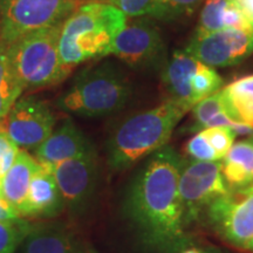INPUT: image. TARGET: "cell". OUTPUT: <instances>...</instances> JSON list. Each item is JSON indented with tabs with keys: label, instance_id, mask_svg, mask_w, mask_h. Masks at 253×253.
I'll return each instance as SVG.
<instances>
[{
	"label": "cell",
	"instance_id": "cell-10",
	"mask_svg": "<svg viewBox=\"0 0 253 253\" xmlns=\"http://www.w3.org/2000/svg\"><path fill=\"white\" fill-rule=\"evenodd\" d=\"M199 62L210 67H230L253 54V26L223 30L194 37L184 48Z\"/></svg>",
	"mask_w": 253,
	"mask_h": 253
},
{
	"label": "cell",
	"instance_id": "cell-34",
	"mask_svg": "<svg viewBox=\"0 0 253 253\" xmlns=\"http://www.w3.org/2000/svg\"><path fill=\"white\" fill-rule=\"evenodd\" d=\"M181 253H204L203 251H201V250L198 249H195V248H189V249H185L183 250Z\"/></svg>",
	"mask_w": 253,
	"mask_h": 253
},
{
	"label": "cell",
	"instance_id": "cell-23",
	"mask_svg": "<svg viewBox=\"0 0 253 253\" xmlns=\"http://www.w3.org/2000/svg\"><path fill=\"white\" fill-rule=\"evenodd\" d=\"M219 113H225V101H224L221 89L195 104L192 108L195 122L194 130L201 131L208 126L209 121Z\"/></svg>",
	"mask_w": 253,
	"mask_h": 253
},
{
	"label": "cell",
	"instance_id": "cell-17",
	"mask_svg": "<svg viewBox=\"0 0 253 253\" xmlns=\"http://www.w3.org/2000/svg\"><path fill=\"white\" fill-rule=\"evenodd\" d=\"M221 173L230 189L245 190L253 184V137L233 143L220 161Z\"/></svg>",
	"mask_w": 253,
	"mask_h": 253
},
{
	"label": "cell",
	"instance_id": "cell-7",
	"mask_svg": "<svg viewBox=\"0 0 253 253\" xmlns=\"http://www.w3.org/2000/svg\"><path fill=\"white\" fill-rule=\"evenodd\" d=\"M178 188L185 225L197 219L202 211L217 199L232 194L221 173L220 161L183 160Z\"/></svg>",
	"mask_w": 253,
	"mask_h": 253
},
{
	"label": "cell",
	"instance_id": "cell-32",
	"mask_svg": "<svg viewBox=\"0 0 253 253\" xmlns=\"http://www.w3.org/2000/svg\"><path fill=\"white\" fill-rule=\"evenodd\" d=\"M243 8L245 9L246 13L250 15V18L253 20V0H238Z\"/></svg>",
	"mask_w": 253,
	"mask_h": 253
},
{
	"label": "cell",
	"instance_id": "cell-5",
	"mask_svg": "<svg viewBox=\"0 0 253 253\" xmlns=\"http://www.w3.org/2000/svg\"><path fill=\"white\" fill-rule=\"evenodd\" d=\"M62 24L36 31L6 46L12 68L25 89L54 86L71 74L72 69L60 56Z\"/></svg>",
	"mask_w": 253,
	"mask_h": 253
},
{
	"label": "cell",
	"instance_id": "cell-36",
	"mask_svg": "<svg viewBox=\"0 0 253 253\" xmlns=\"http://www.w3.org/2000/svg\"><path fill=\"white\" fill-rule=\"evenodd\" d=\"M245 249L250 250V251H253V239H252V240H250V242L248 243V244H246Z\"/></svg>",
	"mask_w": 253,
	"mask_h": 253
},
{
	"label": "cell",
	"instance_id": "cell-21",
	"mask_svg": "<svg viewBox=\"0 0 253 253\" xmlns=\"http://www.w3.org/2000/svg\"><path fill=\"white\" fill-rule=\"evenodd\" d=\"M229 0H205L194 37H202L224 28L223 17Z\"/></svg>",
	"mask_w": 253,
	"mask_h": 253
},
{
	"label": "cell",
	"instance_id": "cell-25",
	"mask_svg": "<svg viewBox=\"0 0 253 253\" xmlns=\"http://www.w3.org/2000/svg\"><path fill=\"white\" fill-rule=\"evenodd\" d=\"M199 132L207 138V141L216 151L220 161L229 153L231 147L235 143V138L237 136L230 126H209V128L202 129Z\"/></svg>",
	"mask_w": 253,
	"mask_h": 253
},
{
	"label": "cell",
	"instance_id": "cell-30",
	"mask_svg": "<svg viewBox=\"0 0 253 253\" xmlns=\"http://www.w3.org/2000/svg\"><path fill=\"white\" fill-rule=\"evenodd\" d=\"M24 219L17 212L14 208H12L4 198L0 196V220L2 221H20Z\"/></svg>",
	"mask_w": 253,
	"mask_h": 253
},
{
	"label": "cell",
	"instance_id": "cell-28",
	"mask_svg": "<svg viewBox=\"0 0 253 253\" xmlns=\"http://www.w3.org/2000/svg\"><path fill=\"white\" fill-rule=\"evenodd\" d=\"M157 0H108L110 4L122 11L126 18L150 15Z\"/></svg>",
	"mask_w": 253,
	"mask_h": 253
},
{
	"label": "cell",
	"instance_id": "cell-9",
	"mask_svg": "<svg viewBox=\"0 0 253 253\" xmlns=\"http://www.w3.org/2000/svg\"><path fill=\"white\" fill-rule=\"evenodd\" d=\"M55 115L37 97L19 99L7 115L0 120V129L23 149H36L54 130Z\"/></svg>",
	"mask_w": 253,
	"mask_h": 253
},
{
	"label": "cell",
	"instance_id": "cell-22",
	"mask_svg": "<svg viewBox=\"0 0 253 253\" xmlns=\"http://www.w3.org/2000/svg\"><path fill=\"white\" fill-rule=\"evenodd\" d=\"M202 0H157L149 17L171 23L195 12Z\"/></svg>",
	"mask_w": 253,
	"mask_h": 253
},
{
	"label": "cell",
	"instance_id": "cell-20",
	"mask_svg": "<svg viewBox=\"0 0 253 253\" xmlns=\"http://www.w3.org/2000/svg\"><path fill=\"white\" fill-rule=\"evenodd\" d=\"M223 79L212 67L201 62L197 72L191 79L192 103H194V106L199 101L219 90L220 87L223 86Z\"/></svg>",
	"mask_w": 253,
	"mask_h": 253
},
{
	"label": "cell",
	"instance_id": "cell-6",
	"mask_svg": "<svg viewBox=\"0 0 253 253\" xmlns=\"http://www.w3.org/2000/svg\"><path fill=\"white\" fill-rule=\"evenodd\" d=\"M80 0H0V43L8 46L33 32L62 24Z\"/></svg>",
	"mask_w": 253,
	"mask_h": 253
},
{
	"label": "cell",
	"instance_id": "cell-24",
	"mask_svg": "<svg viewBox=\"0 0 253 253\" xmlns=\"http://www.w3.org/2000/svg\"><path fill=\"white\" fill-rule=\"evenodd\" d=\"M32 225L28 221H2L0 220V253H14L15 249L24 242Z\"/></svg>",
	"mask_w": 253,
	"mask_h": 253
},
{
	"label": "cell",
	"instance_id": "cell-15",
	"mask_svg": "<svg viewBox=\"0 0 253 253\" xmlns=\"http://www.w3.org/2000/svg\"><path fill=\"white\" fill-rule=\"evenodd\" d=\"M65 208L54 176L49 168L40 164L32 178L23 218H52Z\"/></svg>",
	"mask_w": 253,
	"mask_h": 253
},
{
	"label": "cell",
	"instance_id": "cell-33",
	"mask_svg": "<svg viewBox=\"0 0 253 253\" xmlns=\"http://www.w3.org/2000/svg\"><path fill=\"white\" fill-rule=\"evenodd\" d=\"M75 253H97L95 252L93 249H82V248H79L77 249V251H75Z\"/></svg>",
	"mask_w": 253,
	"mask_h": 253
},
{
	"label": "cell",
	"instance_id": "cell-26",
	"mask_svg": "<svg viewBox=\"0 0 253 253\" xmlns=\"http://www.w3.org/2000/svg\"><path fill=\"white\" fill-rule=\"evenodd\" d=\"M185 153L189 155L192 160L204 161V162H216L220 161L216 151L211 147L210 143L207 141L201 132H197L192 136L190 140L185 143L184 147Z\"/></svg>",
	"mask_w": 253,
	"mask_h": 253
},
{
	"label": "cell",
	"instance_id": "cell-19",
	"mask_svg": "<svg viewBox=\"0 0 253 253\" xmlns=\"http://www.w3.org/2000/svg\"><path fill=\"white\" fill-rule=\"evenodd\" d=\"M24 90L23 84L15 75L9 62L7 48L0 43V120L7 115Z\"/></svg>",
	"mask_w": 253,
	"mask_h": 253
},
{
	"label": "cell",
	"instance_id": "cell-8",
	"mask_svg": "<svg viewBox=\"0 0 253 253\" xmlns=\"http://www.w3.org/2000/svg\"><path fill=\"white\" fill-rule=\"evenodd\" d=\"M109 54L136 71L163 69L168 61L167 47L160 31L147 20L126 25L114 39Z\"/></svg>",
	"mask_w": 253,
	"mask_h": 253
},
{
	"label": "cell",
	"instance_id": "cell-2",
	"mask_svg": "<svg viewBox=\"0 0 253 253\" xmlns=\"http://www.w3.org/2000/svg\"><path fill=\"white\" fill-rule=\"evenodd\" d=\"M126 25L122 11L93 0L80 4L63 21L59 50L63 65L73 69L82 62L109 55L113 41Z\"/></svg>",
	"mask_w": 253,
	"mask_h": 253
},
{
	"label": "cell",
	"instance_id": "cell-11",
	"mask_svg": "<svg viewBox=\"0 0 253 253\" xmlns=\"http://www.w3.org/2000/svg\"><path fill=\"white\" fill-rule=\"evenodd\" d=\"M47 168L54 176L65 207L72 210L84 207L93 195L97 181L95 149Z\"/></svg>",
	"mask_w": 253,
	"mask_h": 253
},
{
	"label": "cell",
	"instance_id": "cell-3",
	"mask_svg": "<svg viewBox=\"0 0 253 253\" xmlns=\"http://www.w3.org/2000/svg\"><path fill=\"white\" fill-rule=\"evenodd\" d=\"M188 113L172 100L135 114L113 131L107 143L110 169L123 171L153 155L171 137L178 122Z\"/></svg>",
	"mask_w": 253,
	"mask_h": 253
},
{
	"label": "cell",
	"instance_id": "cell-4",
	"mask_svg": "<svg viewBox=\"0 0 253 253\" xmlns=\"http://www.w3.org/2000/svg\"><path fill=\"white\" fill-rule=\"evenodd\" d=\"M131 90V82L122 68L103 62L79 73L56 100V107L81 118H101L122 109Z\"/></svg>",
	"mask_w": 253,
	"mask_h": 253
},
{
	"label": "cell",
	"instance_id": "cell-31",
	"mask_svg": "<svg viewBox=\"0 0 253 253\" xmlns=\"http://www.w3.org/2000/svg\"><path fill=\"white\" fill-rule=\"evenodd\" d=\"M226 87L232 90L245 91V93L253 94V74L237 79V80L227 84Z\"/></svg>",
	"mask_w": 253,
	"mask_h": 253
},
{
	"label": "cell",
	"instance_id": "cell-16",
	"mask_svg": "<svg viewBox=\"0 0 253 253\" xmlns=\"http://www.w3.org/2000/svg\"><path fill=\"white\" fill-rule=\"evenodd\" d=\"M40 163L27 151L20 150L14 163L0 179V196L23 217L28 190Z\"/></svg>",
	"mask_w": 253,
	"mask_h": 253
},
{
	"label": "cell",
	"instance_id": "cell-27",
	"mask_svg": "<svg viewBox=\"0 0 253 253\" xmlns=\"http://www.w3.org/2000/svg\"><path fill=\"white\" fill-rule=\"evenodd\" d=\"M224 28H249L253 26V20L243 8L238 0H229L223 17Z\"/></svg>",
	"mask_w": 253,
	"mask_h": 253
},
{
	"label": "cell",
	"instance_id": "cell-13",
	"mask_svg": "<svg viewBox=\"0 0 253 253\" xmlns=\"http://www.w3.org/2000/svg\"><path fill=\"white\" fill-rule=\"evenodd\" d=\"M93 149V144L86 135L71 119H66L34 149V157L41 166L53 167Z\"/></svg>",
	"mask_w": 253,
	"mask_h": 253
},
{
	"label": "cell",
	"instance_id": "cell-35",
	"mask_svg": "<svg viewBox=\"0 0 253 253\" xmlns=\"http://www.w3.org/2000/svg\"><path fill=\"white\" fill-rule=\"evenodd\" d=\"M239 192H242V194H253V184L250 186V188L242 190V191H239Z\"/></svg>",
	"mask_w": 253,
	"mask_h": 253
},
{
	"label": "cell",
	"instance_id": "cell-1",
	"mask_svg": "<svg viewBox=\"0 0 253 253\" xmlns=\"http://www.w3.org/2000/svg\"><path fill=\"white\" fill-rule=\"evenodd\" d=\"M183 158L170 145L150 155L132 182L126 209L148 244L178 249L184 240V211L179 196Z\"/></svg>",
	"mask_w": 253,
	"mask_h": 253
},
{
	"label": "cell",
	"instance_id": "cell-12",
	"mask_svg": "<svg viewBox=\"0 0 253 253\" xmlns=\"http://www.w3.org/2000/svg\"><path fill=\"white\" fill-rule=\"evenodd\" d=\"M231 194L217 199L208 208V217L224 239L245 248L253 239V194Z\"/></svg>",
	"mask_w": 253,
	"mask_h": 253
},
{
	"label": "cell",
	"instance_id": "cell-14",
	"mask_svg": "<svg viewBox=\"0 0 253 253\" xmlns=\"http://www.w3.org/2000/svg\"><path fill=\"white\" fill-rule=\"evenodd\" d=\"M201 62L184 49L175 50L162 69V81L169 93V99L184 108L186 112L194 108L191 79Z\"/></svg>",
	"mask_w": 253,
	"mask_h": 253
},
{
	"label": "cell",
	"instance_id": "cell-18",
	"mask_svg": "<svg viewBox=\"0 0 253 253\" xmlns=\"http://www.w3.org/2000/svg\"><path fill=\"white\" fill-rule=\"evenodd\" d=\"M78 245L74 236L63 225H32L24 239V253H75Z\"/></svg>",
	"mask_w": 253,
	"mask_h": 253
},
{
	"label": "cell",
	"instance_id": "cell-29",
	"mask_svg": "<svg viewBox=\"0 0 253 253\" xmlns=\"http://www.w3.org/2000/svg\"><path fill=\"white\" fill-rule=\"evenodd\" d=\"M20 148L0 129V179L14 163Z\"/></svg>",
	"mask_w": 253,
	"mask_h": 253
}]
</instances>
